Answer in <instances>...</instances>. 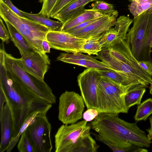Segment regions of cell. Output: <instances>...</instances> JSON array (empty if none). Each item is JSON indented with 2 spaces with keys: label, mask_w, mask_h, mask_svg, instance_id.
Returning a JSON list of instances; mask_svg holds the SVG:
<instances>
[{
  "label": "cell",
  "mask_w": 152,
  "mask_h": 152,
  "mask_svg": "<svg viewBox=\"0 0 152 152\" xmlns=\"http://www.w3.org/2000/svg\"><path fill=\"white\" fill-rule=\"evenodd\" d=\"M140 65L152 77V61H139Z\"/></svg>",
  "instance_id": "obj_35"
},
{
  "label": "cell",
  "mask_w": 152,
  "mask_h": 152,
  "mask_svg": "<svg viewBox=\"0 0 152 152\" xmlns=\"http://www.w3.org/2000/svg\"><path fill=\"white\" fill-rule=\"evenodd\" d=\"M103 34L87 39L83 46V53H87L89 55H98L103 49L100 39Z\"/></svg>",
  "instance_id": "obj_25"
},
{
  "label": "cell",
  "mask_w": 152,
  "mask_h": 152,
  "mask_svg": "<svg viewBox=\"0 0 152 152\" xmlns=\"http://www.w3.org/2000/svg\"><path fill=\"white\" fill-rule=\"evenodd\" d=\"M145 91V87L141 84L137 85L130 88L125 97V102L127 107L129 109L135 105L140 104Z\"/></svg>",
  "instance_id": "obj_21"
},
{
  "label": "cell",
  "mask_w": 152,
  "mask_h": 152,
  "mask_svg": "<svg viewBox=\"0 0 152 152\" xmlns=\"http://www.w3.org/2000/svg\"><path fill=\"white\" fill-rule=\"evenodd\" d=\"M0 38L2 42L8 43L10 38L9 31L5 27L2 20L0 18Z\"/></svg>",
  "instance_id": "obj_32"
},
{
  "label": "cell",
  "mask_w": 152,
  "mask_h": 152,
  "mask_svg": "<svg viewBox=\"0 0 152 152\" xmlns=\"http://www.w3.org/2000/svg\"><path fill=\"white\" fill-rule=\"evenodd\" d=\"M83 120L61 125L55 135L56 152H96L99 146L91 137V129Z\"/></svg>",
  "instance_id": "obj_2"
},
{
  "label": "cell",
  "mask_w": 152,
  "mask_h": 152,
  "mask_svg": "<svg viewBox=\"0 0 152 152\" xmlns=\"http://www.w3.org/2000/svg\"><path fill=\"white\" fill-rule=\"evenodd\" d=\"M0 16L4 22H9L16 28L34 50L44 53L42 43L46 39L47 33L51 30L49 28L29 18L18 15L2 0H0Z\"/></svg>",
  "instance_id": "obj_4"
},
{
  "label": "cell",
  "mask_w": 152,
  "mask_h": 152,
  "mask_svg": "<svg viewBox=\"0 0 152 152\" xmlns=\"http://www.w3.org/2000/svg\"><path fill=\"white\" fill-rule=\"evenodd\" d=\"M85 104L81 95L74 91H66L59 98V120L64 124L76 123L83 117Z\"/></svg>",
  "instance_id": "obj_9"
},
{
  "label": "cell",
  "mask_w": 152,
  "mask_h": 152,
  "mask_svg": "<svg viewBox=\"0 0 152 152\" xmlns=\"http://www.w3.org/2000/svg\"><path fill=\"white\" fill-rule=\"evenodd\" d=\"M99 114V112L96 109L90 108L83 113V117L84 120L89 122L93 120Z\"/></svg>",
  "instance_id": "obj_33"
},
{
  "label": "cell",
  "mask_w": 152,
  "mask_h": 152,
  "mask_svg": "<svg viewBox=\"0 0 152 152\" xmlns=\"http://www.w3.org/2000/svg\"><path fill=\"white\" fill-rule=\"evenodd\" d=\"M46 39L51 48L68 53H83V46L87 40L66 32L52 30L47 33Z\"/></svg>",
  "instance_id": "obj_11"
},
{
  "label": "cell",
  "mask_w": 152,
  "mask_h": 152,
  "mask_svg": "<svg viewBox=\"0 0 152 152\" xmlns=\"http://www.w3.org/2000/svg\"><path fill=\"white\" fill-rule=\"evenodd\" d=\"M2 0L10 9L16 14L21 17H25L22 13L21 10H20L15 6L10 0Z\"/></svg>",
  "instance_id": "obj_36"
},
{
  "label": "cell",
  "mask_w": 152,
  "mask_h": 152,
  "mask_svg": "<svg viewBox=\"0 0 152 152\" xmlns=\"http://www.w3.org/2000/svg\"><path fill=\"white\" fill-rule=\"evenodd\" d=\"M6 102V98L5 94L2 89L0 88V113L2 112Z\"/></svg>",
  "instance_id": "obj_37"
},
{
  "label": "cell",
  "mask_w": 152,
  "mask_h": 152,
  "mask_svg": "<svg viewBox=\"0 0 152 152\" xmlns=\"http://www.w3.org/2000/svg\"><path fill=\"white\" fill-rule=\"evenodd\" d=\"M96 58L106 64L119 74L124 80L126 86L133 87L141 84L148 87L152 83V77L143 73L118 60L110 53L107 48H103Z\"/></svg>",
  "instance_id": "obj_7"
},
{
  "label": "cell",
  "mask_w": 152,
  "mask_h": 152,
  "mask_svg": "<svg viewBox=\"0 0 152 152\" xmlns=\"http://www.w3.org/2000/svg\"><path fill=\"white\" fill-rule=\"evenodd\" d=\"M100 76L99 70L87 68L77 77L78 86L87 109L94 108L98 110L97 81Z\"/></svg>",
  "instance_id": "obj_10"
},
{
  "label": "cell",
  "mask_w": 152,
  "mask_h": 152,
  "mask_svg": "<svg viewBox=\"0 0 152 152\" xmlns=\"http://www.w3.org/2000/svg\"><path fill=\"white\" fill-rule=\"evenodd\" d=\"M17 145L19 152H34L32 144L25 132L21 135Z\"/></svg>",
  "instance_id": "obj_30"
},
{
  "label": "cell",
  "mask_w": 152,
  "mask_h": 152,
  "mask_svg": "<svg viewBox=\"0 0 152 152\" xmlns=\"http://www.w3.org/2000/svg\"><path fill=\"white\" fill-rule=\"evenodd\" d=\"M5 22L10 33L11 40L18 49L21 56L29 55L35 50L16 28L9 22Z\"/></svg>",
  "instance_id": "obj_18"
},
{
  "label": "cell",
  "mask_w": 152,
  "mask_h": 152,
  "mask_svg": "<svg viewBox=\"0 0 152 152\" xmlns=\"http://www.w3.org/2000/svg\"><path fill=\"white\" fill-rule=\"evenodd\" d=\"M152 8L134 18L133 25L126 35V40L138 61H147L145 44Z\"/></svg>",
  "instance_id": "obj_6"
},
{
  "label": "cell",
  "mask_w": 152,
  "mask_h": 152,
  "mask_svg": "<svg viewBox=\"0 0 152 152\" xmlns=\"http://www.w3.org/2000/svg\"><path fill=\"white\" fill-rule=\"evenodd\" d=\"M107 48L111 54L118 60L143 73L148 74L140 65L139 61L132 53L126 39H121L118 43Z\"/></svg>",
  "instance_id": "obj_15"
},
{
  "label": "cell",
  "mask_w": 152,
  "mask_h": 152,
  "mask_svg": "<svg viewBox=\"0 0 152 152\" xmlns=\"http://www.w3.org/2000/svg\"><path fill=\"white\" fill-rule=\"evenodd\" d=\"M152 44V10L145 44V53L147 61H152L151 56Z\"/></svg>",
  "instance_id": "obj_31"
},
{
  "label": "cell",
  "mask_w": 152,
  "mask_h": 152,
  "mask_svg": "<svg viewBox=\"0 0 152 152\" xmlns=\"http://www.w3.org/2000/svg\"><path fill=\"white\" fill-rule=\"evenodd\" d=\"M114 26L104 33L100 39L103 48L113 46L118 43L121 39H126L125 33L120 26L115 23Z\"/></svg>",
  "instance_id": "obj_19"
},
{
  "label": "cell",
  "mask_w": 152,
  "mask_h": 152,
  "mask_svg": "<svg viewBox=\"0 0 152 152\" xmlns=\"http://www.w3.org/2000/svg\"><path fill=\"white\" fill-rule=\"evenodd\" d=\"M75 0H61L52 11L50 18H53L63 8Z\"/></svg>",
  "instance_id": "obj_34"
},
{
  "label": "cell",
  "mask_w": 152,
  "mask_h": 152,
  "mask_svg": "<svg viewBox=\"0 0 152 152\" xmlns=\"http://www.w3.org/2000/svg\"><path fill=\"white\" fill-rule=\"evenodd\" d=\"M128 0L132 2L133 0Z\"/></svg>",
  "instance_id": "obj_41"
},
{
  "label": "cell",
  "mask_w": 152,
  "mask_h": 152,
  "mask_svg": "<svg viewBox=\"0 0 152 152\" xmlns=\"http://www.w3.org/2000/svg\"><path fill=\"white\" fill-rule=\"evenodd\" d=\"M152 114V99L149 98L139 105L134 118L138 121L146 120Z\"/></svg>",
  "instance_id": "obj_26"
},
{
  "label": "cell",
  "mask_w": 152,
  "mask_h": 152,
  "mask_svg": "<svg viewBox=\"0 0 152 152\" xmlns=\"http://www.w3.org/2000/svg\"><path fill=\"white\" fill-rule=\"evenodd\" d=\"M0 88L3 91L13 118V139L27 117L40 112L47 114L52 104L35 95L9 76L5 62V53H0Z\"/></svg>",
  "instance_id": "obj_1"
},
{
  "label": "cell",
  "mask_w": 152,
  "mask_h": 152,
  "mask_svg": "<svg viewBox=\"0 0 152 152\" xmlns=\"http://www.w3.org/2000/svg\"><path fill=\"white\" fill-rule=\"evenodd\" d=\"M1 138L0 152L6 151L13 138L14 122L10 107L6 102L0 113Z\"/></svg>",
  "instance_id": "obj_16"
},
{
  "label": "cell",
  "mask_w": 152,
  "mask_h": 152,
  "mask_svg": "<svg viewBox=\"0 0 152 152\" xmlns=\"http://www.w3.org/2000/svg\"><path fill=\"white\" fill-rule=\"evenodd\" d=\"M118 16V12L114 10L86 27L69 34L86 39L99 36L115 25Z\"/></svg>",
  "instance_id": "obj_12"
},
{
  "label": "cell",
  "mask_w": 152,
  "mask_h": 152,
  "mask_svg": "<svg viewBox=\"0 0 152 152\" xmlns=\"http://www.w3.org/2000/svg\"><path fill=\"white\" fill-rule=\"evenodd\" d=\"M128 9L134 18L152 8V0H133Z\"/></svg>",
  "instance_id": "obj_24"
},
{
  "label": "cell",
  "mask_w": 152,
  "mask_h": 152,
  "mask_svg": "<svg viewBox=\"0 0 152 152\" xmlns=\"http://www.w3.org/2000/svg\"><path fill=\"white\" fill-rule=\"evenodd\" d=\"M21 11L26 17L47 26L52 31H60L63 25V23L60 21L53 20L47 16L39 13L31 14Z\"/></svg>",
  "instance_id": "obj_22"
},
{
  "label": "cell",
  "mask_w": 152,
  "mask_h": 152,
  "mask_svg": "<svg viewBox=\"0 0 152 152\" xmlns=\"http://www.w3.org/2000/svg\"><path fill=\"white\" fill-rule=\"evenodd\" d=\"M42 48L43 52L46 53L50 52L51 46L47 39L44 40L42 43Z\"/></svg>",
  "instance_id": "obj_38"
},
{
  "label": "cell",
  "mask_w": 152,
  "mask_h": 152,
  "mask_svg": "<svg viewBox=\"0 0 152 152\" xmlns=\"http://www.w3.org/2000/svg\"><path fill=\"white\" fill-rule=\"evenodd\" d=\"M114 7L113 4H109L102 0H95L92 9L105 15L113 11Z\"/></svg>",
  "instance_id": "obj_29"
},
{
  "label": "cell",
  "mask_w": 152,
  "mask_h": 152,
  "mask_svg": "<svg viewBox=\"0 0 152 152\" xmlns=\"http://www.w3.org/2000/svg\"><path fill=\"white\" fill-rule=\"evenodd\" d=\"M61 0H39V2L42 4V8L39 14L50 18L51 13L54 8Z\"/></svg>",
  "instance_id": "obj_27"
},
{
  "label": "cell",
  "mask_w": 152,
  "mask_h": 152,
  "mask_svg": "<svg viewBox=\"0 0 152 152\" xmlns=\"http://www.w3.org/2000/svg\"><path fill=\"white\" fill-rule=\"evenodd\" d=\"M57 60L99 71L111 69L102 61H98L91 55H84L81 53H61L57 57Z\"/></svg>",
  "instance_id": "obj_14"
},
{
  "label": "cell",
  "mask_w": 152,
  "mask_h": 152,
  "mask_svg": "<svg viewBox=\"0 0 152 152\" xmlns=\"http://www.w3.org/2000/svg\"><path fill=\"white\" fill-rule=\"evenodd\" d=\"M94 0H75L61 10L53 18L62 22L63 24L83 12L85 6Z\"/></svg>",
  "instance_id": "obj_17"
},
{
  "label": "cell",
  "mask_w": 152,
  "mask_h": 152,
  "mask_svg": "<svg viewBox=\"0 0 152 152\" xmlns=\"http://www.w3.org/2000/svg\"><path fill=\"white\" fill-rule=\"evenodd\" d=\"M42 115H46V114L40 112H35L29 115L23 122L17 135L12 139L10 142L6 151L10 152L18 142L21 135L26 131L28 126L33 123L38 116Z\"/></svg>",
  "instance_id": "obj_23"
},
{
  "label": "cell",
  "mask_w": 152,
  "mask_h": 152,
  "mask_svg": "<svg viewBox=\"0 0 152 152\" xmlns=\"http://www.w3.org/2000/svg\"><path fill=\"white\" fill-rule=\"evenodd\" d=\"M104 15L92 9H86L82 13L63 24L60 31L65 32L84 22L100 17Z\"/></svg>",
  "instance_id": "obj_20"
},
{
  "label": "cell",
  "mask_w": 152,
  "mask_h": 152,
  "mask_svg": "<svg viewBox=\"0 0 152 152\" xmlns=\"http://www.w3.org/2000/svg\"><path fill=\"white\" fill-rule=\"evenodd\" d=\"M152 48V46H151Z\"/></svg>",
  "instance_id": "obj_42"
},
{
  "label": "cell",
  "mask_w": 152,
  "mask_h": 152,
  "mask_svg": "<svg viewBox=\"0 0 152 152\" xmlns=\"http://www.w3.org/2000/svg\"><path fill=\"white\" fill-rule=\"evenodd\" d=\"M99 71L101 76L109 78L118 84L127 86H126L123 77L114 70L111 69L108 70Z\"/></svg>",
  "instance_id": "obj_28"
},
{
  "label": "cell",
  "mask_w": 152,
  "mask_h": 152,
  "mask_svg": "<svg viewBox=\"0 0 152 152\" xmlns=\"http://www.w3.org/2000/svg\"><path fill=\"white\" fill-rule=\"evenodd\" d=\"M133 87L118 84L109 78L100 76L97 81V96L99 113H111L118 115L127 113L125 97Z\"/></svg>",
  "instance_id": "obj_3"
},
{
  "label": "cell",
  "mask_w": 152,
  "mask_h": 152,
  "mask_svg": "<svg viewBox=\"0 0 152 152\" xmlns=\"http://www.w3.org/2000/svg\"><path fill=\"white\" fill-rule=\"evenodd\" d=\"M150 89V93L152 95V83L151 84V86L149 88Z\"/></svg>",
  "instance_id": "obj_40"
},
{
  "label": "cell",
  "mask_w": 152,
  "mask_h": 152,
  "mask_svg": "<svg viewBox=\"0 0 152 152\" xmlns=\"http://www.w3.org/2000/svg\"><path fill=\"white\" fill-rule=\"evenodd\" d=\"M46 115L37 117L25 131L32 144L34 152H50L52 149L50 136L51 126Z\"/></svg>",
  "instance_id": "obj_8"
},
{
  "label": "cell",
  "mask_w": 152,
  "mask_h": 152,
  "mask_svg": "<svg viewBox=\"0 0 152 152\" xmlns=\"http://www.w3.org/2000/svg\"><path fill=\"white\" fill-rule=\"evenodd\" d=\"M20 59L25 71L39 80L44 81L45 75L50 64V60L46 53L34 50Z\"/></svg>",
  "instance_id": "obj_13"
},
{
  "label": "cell",
  "mask_w": 152,
  "mask_h": 152,
  "mask_svg": "<svg viewBox=\"0 0 152 152\" xmlns=\"http://www.w3.org/2000/svg\"><path fill=\"white\" fill-rule=\"evenodd\" d=\"M149 121L150 124V127L147 130L148 132V138L151 140L152 139V116L149 118Z\"/></svg>",
  "instance_id": "obj_39"
},
{
  "label": "cell",
  "mask_w": 152,
  "mask_h": 152,
  "mask_svg": "<svg viewBox=\"0 0 152 152\" xmlns=\"http://www.w3.org/2000/svg\"><path fill=\"white\" fill-rule=\"evenodd\" d=\"M5 62L7 73L13 81L18 83L39 98L52 104L56 103V96L44 81H41L26 72L20 59L5 52Z\"/></svg>",
  "instance_id": "obj_5"
}]
</instances>
